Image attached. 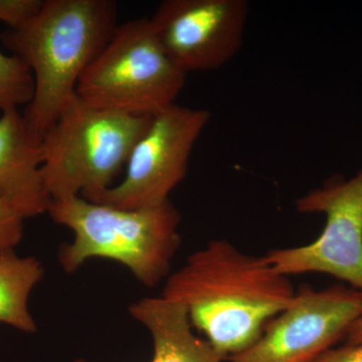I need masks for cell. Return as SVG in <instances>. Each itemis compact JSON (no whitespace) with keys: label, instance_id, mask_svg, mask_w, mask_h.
I'll use <instances>...</instances> for the list:
<instances>
[{"label":"cell","instance_id":"cell-11","mask_svg":"<svg viewBox=\"0 0 362 362\" xmlns=\"http://www.w3.org/2000/svg\"><path fill=\"white\" fill-rule=\"evenodd\" d=\"M129 313L152 338L150 362H225L204 338L194 334L185 307L177 302L162 296L143 298L130 305Z\"/></svg>","mask_w":362,"mask_h":362},{"label":"cell","instance_id":"cell-10","mask_svg":"<svg viewBox=\"0 0 362 362\" xmlns=\"http://www.w3.org/2000/svg\"><path fill=\"white\" fill-rule=\"evenodd\" d=\"M42 138L18 109L0 114V197L20 204L28 218L47 214L52 199L42 182Z\"/></svg>","mask_w":362,"mask_h":362},{"label":"cell","instance_id":"cell-12","mask_svg":"<svg viewBox=\"0 0 362 362\" xmlns=\"http://www.w3.org/2000/svg\"><path fill=\"white\" fill-rule=\"evenodd\" d=\"M44 275V266L35 257L18 256L14 250L0 252V323L37 332L28 300Z\"/></svg>","mask_w":362,"mask_h":362},{"label":"cell","instance_id":"cell-17","mask_svg":"<svg viewBox=\"0 0 362 362\" xmlns=\"http://www.w3.org/2000/svg\"><path fill=\"white\" fill-rule=\"evenodd\" d=\"M362 342V316L352 324L346 334V343Z\"/></svg>","mask_w":362,"mask_h":362},{"label":"cell","instance_id":"cell-14","mask_svg":"<svg viewBox=\"0 0 362 362\" xmlns=\"http://www.w3.org/2000/svg\"><path fill=\"white\" fill-rule=\"evenodd\" d=\"M26 218H30L20 204L0 197V252L18 246L23 238Z\"/></svg>","mask_w":362,"mask_h":362},{"label":"cell","instance_id":"cell-2","mask_svg":"<svg viewBox=\"0 0 362 362\" xmlns=\"http://www.w3.org/2000/svg\"><path fill=\"white\" fill-rule=\"evenodd\" d=\"M118 6L113 0H44L32 21L0 33V42L28 66L35 94L26 121L44 137L75 97L78 80L115 33Z\"/></svg>","mask_w":362,"mask_h":362},{"label":"cell","instance_id":"cell-3","mask_svg":"<svg viewBox=\"0 0 362 362\" xmlns=\"http://www.w3.org/2000/svg\"><path fill=\"white\" fill-rule=\"evenodd\" d=\"M47 214L74 233V240L59 251V265L66 273L78 270L88 259L102 258L125 266L148 288L171 274L181 243V216L170 201L123 209L70 197L52 201Z\"/></svg>","mask_w":362,"mask_h":362},{"label":"cell","instance_id":"cell-16","mask_svg":"<svg viewBox=\"0 0 362 362\" xmlns=\"http://www.w3.org/2000/svg\"><path fill=\"white\" fill-rule=\"evenodd\" d=\"M314 362H362V342L346 343L343 346L332 347Z\"/></svg>","mask_w":362,"mask_h":362},{"label":"cell","instance_id":"cell-13","mask_svg":"<svg viewBox=\"0 0 362 362\" xmlns=\"http://www.w3.org/2000/svg\"><path fill=\"white\" fill-rule=\"evenodd\" d=\"M35 78L23 59L0 52V114L32 102Z\"/></svg>","mask_w":362,"mask_h":362},{"label":"cell","instance_id":"cell-8","mask_svg":"<svg viewBox=\"0 0 362 362\" xmlns=\"http://www.w3.org/2000/svg\"><path fill=\"white\" fill-rule=\"evenodd\" d=\"M361 316V291L303 286L289 306L267 324L261 337L230 362H314L346 337Z\"/></svg>","mask_w":362,"mask_h":362},{"label":"cell","instance_id":"cell-15","mask_svg":"<svg viewBox=\"0 0 362 362\" xmlns=\"http://www.w3.org/2000/svg\"><path fill=\"white\" fill-rule=\"evenodd\" d=\"M42 4L44 0H0V23L18 30L40 13Z\"/></svg>","mask_w":362,"mask_h":362},{"label":"cell","instance_id":"cell-4","mask_svg":"<svg viewBox=\"0 0 362 362\" xmlns=\"http://www.w3.org/2000/svg\"><path fill=\"white\" fill-rule=\"evenodd\" d=\"M151 119L99 108L76 94L42 137L40 173L52 201L98 202L114 187Z\"/></svg>","mask_w":362,"mask_h":362},{"label":"cell","instance_id":"cell-7","mask_svg":"<svg viewBox=\"0 0 362 362\" xmlns=\"http://www.w3.org/2000/svg\"><path fill=\"white\" fill-rule=\"evenodd\" d=\"M301 214H324L326 223L311 244L271 250L264 258L284 276L323 273L362 292V169L338 178L295 202Z\"/></svg>","mask_w":362,"mask_h":362},{"label":"cell","instance_id":"cell-9","mask_svg":"<svg viewBox=\"0 0 362 362\" xmlns=\"http://www.w3.org/2000/svg\"><path fill=\"white\" fill-rule=\"evenodd\" d=\"M247 16L245 0H165L149 20L164 51L187 75L228 64L243 47Z\"/></svg>","mask_w":362,"mask_h":362},{"label":"cell","instance_id":"cell-6","mask_svg":"<svg viewBox=\"0 0 362 362\" xmlns=\"http://www.w3.org/2000/svg\"><path fill=\"white\" fill-rule=\"evenodd\" d=\"M209 120V111L177 104L152 116L148 129L131 151L123 180L96 204L123 209L166 204L187 176L195 143Z\"/></svg>","mask_w":362,"mask_h":362},{"label":"cell","instance_id":"cell-1","mask_svg":"<svg viewBox=\"0 0 362 362\" xmlns=\"http://www.w3.org/2000/svg\"><path fill=\"white\" fill-rule=\"evenodd\" d=\"M295 293L264 256L213 240L168 276L161 296L182 305L192 328L226 358L252 346Z\"/></svg>","mask_w":362,"mask_h":362},{"label":"cell","instance_id":"cell-5","mask_svg":"<svg viewBox=\"0 0 362 362\" xmlns=\"http://www.w3.org/2000/svg\"><path fill=\"white\" fill-rule=\"evenodd\" d=\"M187 74L171 61L149 18L126 21L78 80L76 93L99 108L154 116L175 104Z\"/></svg>","mask_w":362,"mask_h":362}]
</instances>
